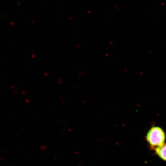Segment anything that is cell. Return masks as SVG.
Masks as SVG:
<instances>
[{"instance_id":"cell-1","label":"cell","mask_w":166,"mask_h":166,"mask_svg":"<svg viewBox=\"0 0 166 166\" xmlns=\"http://www.w3.org/2000/svg\"><path fill=\"white\" fill-rule=\"evenodd\" d=\"M165 138L164 132L158 127L151 128L146 135L147 141L152 147H157L163 145L164 143Z\"/></svg>"},{"instance_id":"cell-2","label":"cell","mask_w":166,"mask_h":166,"mask_svg":"<svg viewBox=\"0 0 166 166\" xmlns=\"http://www.w3.org/2000/svg\"><path fill=\"white\" fill-rule=\"evenodd\" d=\"M155 150L156 154L163 160L166 161V144H164L156 147Z\"/></svg>"}]
</instances>
